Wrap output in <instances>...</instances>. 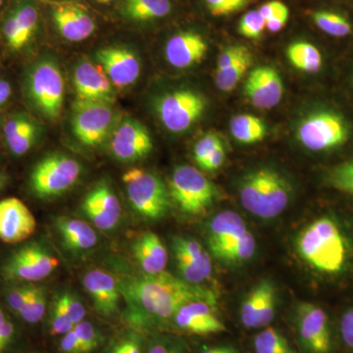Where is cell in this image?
I'll use <instances>...</instances> for the list:
<instances>
[{"mask_svg": "<svg viewBox=\"0 0 353 353\" xmlns=\"http://www.w3.org/2000/svg\"><path fill=\"white\" fill-rule=\"evenodd\" d=\"M297 259L315 277L340 284L353 277V223L334 211L309 221L294 241Z\"/></svg>", "mask_w": 353, "mask_h": 353, "instance_id": "cell-1", "label": "cell"}, {"mask_svg": "<svg viewBox=\"0 0 353 353\" xmlns=\"http://www.w3.org/2000/svg\"><path fill=\"white\" fill-rule=\"evenodd\" d=\"M118 284L129 306L128 321L137 329H148L157 322L173 319L176 311L190 301L216 303L212 290L189 284L166 271L123 279Z\"/></svg>", "mask_w": 353, "mask_h": 353, "instance_id": "cell-2", "label": "cell"}, {"mask_svg": "<svg viewBox=\"0 0 353 353\" xmlns=\"http://www.w3.org/2000/svg\"><path fill=\"white\" fill-rule=\"evenodd\" d=\"M292 185L280 172L261 167L248 172L239 185V196L246 211L261 219L282 214L292 199Z\"/></svg>", "mask_w": 353, "mask_h": 353, "instance_id": "cell-3", "label": "cell"}, {"mask_svg": "<svg viewBox=\"0 0 353 353\" xmlns=\"http://www.w3.org/2000/svg\"><path fill=\"white\" fill-rule=\"evenodd\" d=\"M209 252L218 261L240 265L250 261L256 252V240L238 213L225 210L209 221L206 229Z\"/></svg>", "mask_w": 353, "mask_h": 353, "instance_id": "cell-4", "label": "cell"}, {"mask_svg": "<svg viewBox=\"0 0 353 353\" xmlns=\"http://www.w3.org/2000/svg\"><path fill=\"white\" fill-rule=\"evenodd\" d=\"M26 99L37 112L57 119L63 108L65 82L54 60L41 58L27 69L23 82Z\"/></svg>", "mask_w": 353, "mask_h": 353, "instance_id": "cell-5", "label": "cell"}, {"mask_svg": "<svg viewBox=\"0 0 353 353\" xmlns=\"http://www.w3.org/2000/svg\"><path fill=\"white\" fill-rule=\"evenodd\" d=\"M352 126L347 118L334 109L313 111L299 123L296 139L305 150L330 152L347 143Z\"/></svg>", "mask_w": 353, "mask_h": 353, "instance_id": "cell-6", "label": "cell"}, {"mask_svg": "<svg viewBox=\"0 0 353 353\" xmlns=\"http://www.w3.org/2000/svg\"><path fill=\"white\" fill-rule=\"evenodd\" d=\"M82 175V166L74 158L51 153L32 167L29 187L39 199H52L71 189Z\"/></svg>", "mask_w": 353, "mask_h": 353, "instance_id": "cell-7", "label": "cell"}, {"mask_svg": "<svg viewBox=\"0 0 353 353\" xmlns=\"http://www.w3.org/2000/svg\"><path fill=\"white\" fill-rule=\"evenodd\" d=\"M59 262L39 241L24 243L14 250L0 265V275L7 283L39 282L57 270Z\"/></svg>", "mask_w": 353, "mask_h": 353, "instance_id": "cell-8", "label": "cell"}, {"mask_svg": "<svg viewBox=\"0 0 353 353\" xmlns=\"http://www.w3.org/2000/svg\"><path fill=\"white\" fill-rule=\"evenodd\" d=\"M123 182L130 203L139 215L158 220L168 213L169 192L159 176L145 169L132 168L123 175Z\"/></svg>", "mask_w": 353, "mask_h": 353, "instance_id": "cell-9", "label": "cell"}, {"mask_svg": "<svg viewBox=\"0 0 353 353\" xmlns=\"http://www.w3.org/2000/svg\"><path fill=\"white\" fill-rule=\"evenodd\" d=\"M170 194L183 212L202 215L214 203L217 197L215 185L194 167H176L172 174Z\"/></svg>", "mask_w": 353, "mask_h": 353, "instance_id": "cell-10", "label": "cell"}, {"mask_svg": "<svg viewBox=\"0 0 353 353\" xmlns=\"http://www.w3.org/2000/svg\"><path fill=\"white\" fill-rule=\"evenodd\" d=\"M294 326L303 353H334L331 319L324 308L303 301L296 306Z\"/></svg>", "mask_w": 353, "mask_h": 353, "instance_id": "cell-11", "label": "cell"}, {"mask_svg": "<svg viewBox=\"0 0 353 353\" xmlns=\"http://www.w3.org/2000/svg\"><path fill=\"white\" fill-rule=\"evenodd\" d=\"M206 102L199 92L180 90L164 95L157 102V113L168 131L183 132L190 129L205 111Z\"/></svg>", "mask_w": 353, "mask_h": 353, "instance_id": "cell-12", "label": "cell"}, {"mask_svg": "<svg viewBox=\"0 0 353 353\" xmlns=\"http://www.w3.org/2000/svg\"><path fill=\"white\" fill-rule=\"evenodd\" d=\"M114 118L111 104L77 99L72 114V130L83 145H99L108 138Z\"/></svg>", "mask_w": 353, "mask_h": 353, "instance_id": "cell-13", "label": "cell"}, {"mask_svg": "<svg viewBox=\"0 0 353 353\" xmlns=\"http://www.w3.org/2000/svg\"><path fill=\"white\" fill-rule=\"evenodd\" d=\"M39 19V10L34 0L14 1L0 25L7 48L13 52L25 50L38 32Z\"/></svg>", "mask_w": 353, "mask_h": 353, "instance_id": "cell-14", "label": "cell"}, {"mask_svg": "<svg viewBox=\"0 0 353 353\" xmlns=\"http://www.w3.org/2000/svg\"><path fill=\"white\" fill-rule=\"evenodd\" d=\"M278 307V292L269 279L257 283L246 294L240 307L241 324L248 329L269 326L275 318Z\"/></svg>", "mask_w": 353, "mask_h": 353, "instance_id": "cell-15", "label": "cell"}, {"mask_svg": "<svg viewBox=\"0 0 353 353\" xmlns=\"http://www.w3.org/2000/svg\"><path fill=\"white\" fill-rule=\"evenodd\" d=\"M174 259L180 278L192 285H201L212 275V260L201 243L176 236L172 243Z\"/></svg>", "mask_w": 353, "mask_h": 353, "instance_id": "cell-16", "label": "cell"}, {"mask_svg": "<svg viewBox=\"0 0 353 353\" xmlns=\"http://www.w3.org/2000/svg\"><path fill=\"white\" fill-rule=\"evenodd\" d=\"M153 143L148 129L139 121L125 119L114 130L111 150L114 157L124 162L137 161L152 152Z\"/></svg>", "mask_w": 353, "mask_h": 353, "instance_id": "cell-17", "label": "cell"}, {"mask_svg": "<svg viewBox=\"0 0 353 353\" xmlns=\"http://www.w3.org/2000/svg\"><path fill=\"white\" fill-rule=\"evenodd\" d=\"M36 229V218L24 202L16 197L0 201V241L8 245L24 243Z\"/></svg>", "mask_w": 353, "mask_h": 353, "instance_id": "cell-18", "label": "cell"}, {"mask_svg": "<svg viewBox=\"0 0 353 353\" xmlns=\"http://www.w3.org/2000/svg\"><path fill=\"white\" fill-rule=\"evenodd\" d=\"M176 328L185 333L206 336L227 332L216 310V303L194 301L185 303L173 317Z\"/></svg>", "mask_w": 353, "mask_h": 353, "instance_id": "cell-19", "label": "cell"}, {"mask_svg": "<svg viewBox=\"0 0 353 353\" xmlns=\"http://www.w3.org/2000/svg\"><path fill=\"white\" fill-rule=\"evenodd\" d=\"M243 94L256 108H273L282 101L284 83L277 70L270 66H259L246 79Z\"/></svg>", "mask_w": 353, "mask_h": 353, "instance_id": "cell-20", "label": "cell"}, {"mask_svg": "<svg viewBox=\"0 0 353 353\" xmlns=\"http://www.w3.org/2000/svg\"><path fill=\"white\" fill-rule=\"evenodd\" d=\"M88 219L101 231L112 230L119 223L122 208L119 199L108 183H97L88 192L82 204Z\"/></svg>", "mask_w": 353, "mask_h": 353, "instance_id": "cell-21", "label": "cell"}, {"mask_svg": "<svg viewBox=\"0 0 353 353\" xmlns=\"http://www.w3.org/2000/svg\"><path fill=\"white\" fill-rule=\"evenodd\" d=\"M97 60L115 87H129L138 80L141 74L139 59L129 48L118 46L102 48L97 52Z\"/></svg>", "mask_w": 353, "mask_h": 353, "instance_id": "cell-22", "label": "cell"}, {"mask_svg": "<svg viewBox=\"0 0 353 353\" xmlns=\"http://www.w3.org/2000/svg\"><path fill=\"white\" fill-rule=\"evenodd\" d=\"M73 82L78 101L112 104V83L103 71L88 60H83L77 65Z\"/></svg>", "mask_w": 353, "mask_h": 353, "instance_id": "cell-23", "label": "cell"}, {"mask_svg": "<svg viewBox=\"0 0 353 353\" xmlns=\"http://www.w3.org/2000/svg\"><path fill=\"white\" fill-rule=\"evenodd\" d=\"M83 285L99 315L108 318L117 312L122 294L117 280L111 274L97 269L88 271L83 275Z\"/></svg>", "mask_w": 353, "mask_h": 353, "instance_id": "cell-24", "label": "cell"}, {"mask_svg": "<svg viewBox=\"0 0 353 353\" xmlns=\"http://www.w3.org/2000/svg\"><path fill=\"white\" fill-rule=\"evenodd\" d=\"M4 139L9 152L14 157H23L38 143L41 126L34 118L25 112L8 116L2 127Z\"/></svg>", "mask_w": 353, "mask_h": 353, "instance_id": "cell-25", "label": "cell"}, {"mask_svg": "<svg viewBox=\"0 0 353 353\" xmlns=\"http://www.w3.org/2000/svg\"><path fill=\"white\" fill-rule=\"evenodd\" d=\"M52 18L61 37L72 43L85 41L97 29L92 16L76 4H58L53 8Z\"/></svg>", "mask_w": 353, "mask_h": 353, "instance_id": "cell-26", "label": "cell"}, {"mask_svg": "<svg viewBox=\"0 0 353 353\" xmlns=\"http://www.w3.org/2000/svg\"><path fill=\"white\" fill-rule=\"evenodd\" d=\"M208 50V41L201 34L182 32L169 39L165 48V57L172 66L183 69L199 63Z\"/></svg>", "mask_w": 353, "mask_h": 353, "instance_id": "cell-27", "label": "cell"}, {"mask_svg": "<svg viewBox=\"0 0 353 353\" xmlns=\"http://www.w3.org/2000/svg\"><path fill=\"white\" fill-rule=\"evenodd\" d=\"M132 254L143 273L157 275L168 264V252L159 236L152 232L139 234L132 243Z\"/></svg>", "mask_w": 353, "mask_h": 353, "instance_id": "cell-28", "label": "cell"}, {"mask_svg": "<svg viewBox=\"0 0 353 353\" xmlns=\"http://www.w3.org/2000/svg\"><path fill=\"white\" fill-rule=\"evenodd\" d=\"M57 229L64 245L70 250L85 252L97 245V233L90 225L82 220L69 217L57 218Z\"/></svg>", "mask_w": 353, "mask_h": 353, "instance_id": "cell-29", "label": "cell"}, {"mask_svg": "<svg viewBox=\"0 0 353 353\" xmlns=\"http://www.w3.org/2000/svg\"><path fill=\"white\" fill-rule=\"evenodd\" d=\"M287 57L294 68L304 73L316 74L322 69L321 51L308 41H296L287 48Z\"/></svg>", "mask_w": 353, "mask_h": 353, "instance_id": "cell-30", "label": "cell"}, {"mask_svg": "<svg viewBox=\"0 0 353 353\" xmlns=\"http://www.w3.org/2000/svg\"><path fill=\"white\" fill-rule=\"evenodd\" d=\"M171 7L170 0H124L122 12L128 19L143 22L166 17Z\"/></svg>", "mask_w": 353, "mask_h": 353, "instance_id": "cell-31", "label": "cell"}, {"mask_svg": "<svg viewBox=\"0 0 353 353\" xmlns=\"http://www.w3.org/2000/svg\"><path fill=\"white\" fill-rule=\"evenodd\" d=\"M232 136L243 145H254L266 137V125L260 118L252 114L234 116L230 123Z\"/></svg>", "mask_w": 353, "mask_h": 353, "instance_id": "cell-32", "label": "cell"}, {"mask_svg": "<svg viewBox=\"0 0 353 353\" xmlns=\"http://www.w3.org/2000/svg\"><path fill=\"white\" fill-rule=\"evenodd\" d=\"M316 27L333 38H347L353 34V24L343 13L330 9H319L310 14Z\"/></svg>", "mask_w": 353, "mask_h": 353, "instance_id": "cell-33", "label": "cell"}, {"mask_svg": "<svg viewBox=\"0 0 353 353\" xmlns=\"http://www.w3.org/2000/svg\"><path fill=\"white\" fill-rule=\"evenodd\" d=\"M253 348L255 353H296L284 334L270 326L255 334Z\"/></svg>", "mask_w": 353, "mask_h": 353, "instance_id": "cell-34", "label": "cell"}, {"mask_svg": "<svg viewBox=\"0 0 353 353\" xmlns=\"http://www.w3.org/2000/svg\"><path fill=\"white\" fill-rule=\"evenodd\" d=\"M252 62V55L250 51L248 50L232 66L228 67L227 69L223 70V71L217 72L215 77L217 88L222 92H232L240 83L241 79L243 78L248 70L250 69Z\"/></svg>", "mask_w": 353, "mask_h": 353, "instance_id": "cell-35", "label": "cell"}, {"mask_svg": "<svg viewBox=\"0 0 353 353\" xmlns=\"http://www.w3.org/2000/svg\"><path fill=\"white\" fill-rule=\"evenodd\" d=\"M46 312V292L41 285H34L29 299L17 317L28 325L39 324Z\"/></svg>", "mask_w": 353, "mask_h": 353, "instance_id": "cell-36", "label": "cell"}, {"mask_svg": "<svg viewBox=\"0 0 353 353\" xmlns=\"http://www.w3.org/2000/svg\"><path fill=\"white\" fill-rule=\"evenodd\" d=\"M50 326V333L54 336H63L75 327L59 296L55 297L51 305Z\"/></svg>", "mask_w": 353, "mask_h": 353, "instance_id": "cell-37", "label": "cell"}, {"mask_svg": "<svg viewBox=\"0 0 353 353\" xmlns=\"http://www.w3.org/2000/svg\"><path fill=\"white\" fill-rule=\"evenodd\" d=\"M145 353H190L185 341L171 334H154L148 341Z\"/></svg>", "mask_w": 353, "mask_h": 353, "instance_id": "cell-38", "label": "cell"}, {"mask_svg": "<svg viewBox=\"0 0 353 353\" xmlns=\"http://www.w3.org/2000/svg\"><path fill=\"white\" fill-rule=\"evenodd\" d=\"M34 284L29 283H11L10 287L6 290V303L12 314H19L21 309L25 305L26 301L29 299Z\"/></svg>", "mask_w": 353, "mask_h": 353, "instance_id": "cell-39", "label": "cell"}, {"mask_svg": "<svg viewBox=\"0 0 353 353\" xmlns=\"http://www.w3.org/2000/svg\"><path fill=\"white\" fill-rule=\"evenodd\" d=\"M328 181L334 189L353 196V159L334 167L329 173Z\"/></svg>", "mask_w": 353, "mask_h": 353, "instance_id": "cell-40", "label": "cell"}, {"mask_svg": "<svg viewBox=\"0 0 353 353\" xmlns=\"http://www.w3.org/2000/svg\"><path fill=\"white\" fill-rule=\"evenodd\" d=\"M266 29V21L259 10L245 13L239 23V32L246 39H257Z\"/></svg>", "mask_w": 353, "mask_h": 353, "instance_id": "cell-41", "label": "cell"}, {"mask_svg": "<svg viewBox=\"0 0 353 353\" xmlns=\"http://www.w3.org/2000/svg\"><path fill=\"white\" fill-rule=\"evenodd\" d=\"M74 330L78 334L81 343L82 353H92L99 347L101 343V334L92 323L83 320L77 324Z\"/></svg>", "mask_w": 353, "mask_h": 353, "instance_id": "cell-42", "label": "cell"}, {"mask_svg": "<svg viewBox=\"0 0 353 353\" xmlns=\"http://www.w3.org/2000/svg\"><path fill=\"white\" fill-rule=\"evenodd\" d=\"M18 329L15 322L0 306V353H8L15 343Z\"/></svg>", "mask_w": 353, "mask_h": 353, "instance_id": "cell-43", "label": "cell"}, {"mask_svg": "<svg viewBox=\"0 0 353 353\" xmlns=\"http://www.w3.org/2000/svg\"><path fill=\"white\" fill-rule=\"evenodd\" d=\"M221 143H222V141L215 132H208L197 141L196 146H194V157L199 167L203 164L209 155Z\"/></svg>", "mask_w": 353, "mask_h": 353, "instance_id": "cell-44", "label": "cell"}, {"mask_svg": "<svg viewBox=\"0 0 353 353\" xmlns=\"http://www.w3.org/2000/svg\"><path fill=\"white\" fill-rule=\"evenodd\" d=\"M250 0H205L209 12L213 16H228L238 12Z\"/></svg>", "mask_w": 353, "mask_h": 353, "instance_id": "cell-45", "label": "cell"}, {"mask_svg": "<svg viewBox=\"0 0 353 353\" xmlns=\"http://www.w3.org/2000/svg\"><path fill=\"white\" fill-rule=\"evenodd\" d=\"M339 333L341 343L347 350L353 352V305L341 313L339 322Z\"/></svg>", "mask_w": 353, "mask_h": 353, "instance_id": "cell-46", "label": "cell"}, {"mask_svg": "<svg viewBox=\"0 0 353 353\" xmlns=\"http://www.w3.org/2000/svg\"><path fill=\"white\" fill-rule=\"evenodd\" d=\"M59 296L63 301L65 307L68 311L70 317H71L75 326L85 320L87 311H85V306L81 303L78 297L70 294V292H64V294H59Z\"/></svg>", "mask_w": 353, "mask_h": 353, "instance_id": "cell-47", "label": "cell"}, {"mask_svg": "<svg viewBox=\"0 0 353 353\" xmlns=\"http://www.w3.org/2000/svg\"><path fill=\"white\" fill-rule=\"evenodd\" d=\"M248 51V48L243 46H228L221 52L219 57H218L216 73L232 66L234 62L238 61Z\"/></svg>", "mask_w": 353, "mask_h": 353, "instance_id": "cell-48", "label": "cell"}, {"mask_svg": "<svg viewBox=\"0 0 353 353\" xmlns=\"http://www.w3.org/2000/svg\"><path fill=\"white\" fill-rule=\"evenodd\" d=\"M225 159H226V150H225L223 143H221L209 155L208 159L201 165V168L204 171L214 172L223 166Z\"/></svg>", "mask_w": 353, "mask_h": 353, "instance_id": "cell-49", "label": "cell"}, {"mask_svg": "<svg viewBox=\"0 0 353 353\" xmlns=\"http://www.w3.org/2000/svg\"><path fill=\"white\" fill-rule=\"evenodd\" d=\"M59 343V350L62 353H82L81 343L75 330H71L68 333L61 336Z\"/></svg>", "mask_w": 353, "mask_h": 353, "instance_id": "cell-50", "label": "cell"}, {"mask_svg": "<svg viewBox=\"0 0 353 353\" xmlns=\"http://www.w3.org/2000/svg\"><path fill=\"white\" fill-rule=\"evenodd\" d=\"M287 9H289V7L285 6L284 2L280 1V0H272V1L267 2V3L260 7L259 11L264 20L267 21L277 15V14L287 10Z\"/></svg>", "mask_w": 353, "mask_h": 353, "instance_id": "cell-51", "label": "cell"}, {"mask_svg": "<svg viewBox=\"0 0 353 353\" xmlns=\"http://www.w3.org/2000/svg\"><path fill=\"white\" fill-rule=\"evenodd\" d=\"M126 336V350L125 353H143V338L137 332L125 334Z\"/></svg>", "mask_w": 353, "mask_h": 353, "instance_id": "cell-52", "label": "cell"}, {"mask_svg": "<svg viewBox=\"0 0 353 353\" xmlns=\"http://www.w3.org/2000/svg\"><path fill=\"white\" fill-rule=\"evenodd\" d=\"M290 17V9L283 11L266 21V28L269 32H278L284 29Z\"/></svg>", "mask_w": 353, "mask_h": 353, "instance_id": "cell-53", "label": "cell"}, {"mask_svg": "<svg viewBox=\"0 0 353 353\" xmlns=\"http://www.w3.org/2000/svg\"><path fill=\"white\" fill-rule=\"evenodd\" d=\"M12 94L10 83L6 80H0V108L6 105Z\"/></svg>", "mask_w": 353, "mask_h": 353, "instance_id": "cell-54", "label": "cell"}, {"mask_svg": "<svg viewBox=\"0 0 353 353\" xmlns=\"http://www.w3.org/2000/svg\"><path fill=\"white\" fill-rule=\"evenodd\" d=\"M201 353H241L240 350L231 345H218L204 347Z\"/></svg>", "mask_w": 353, "mask_h": 353, "instance_id": "cell-55", "label": "cell"}, {"mask_svg": "<svg viewBox=\"0 0 353 353\" xmlns=\"http://www.w3.org/2000/svg\"><path fill=\"white\" fill-rule=\"evenodd\" d=\"M125 350H126V336H123L109 347L106 353H125Z\"/></svg>", "mask_w": 353, "mask_h": 353, "instance_id": "cell-56", "label": "cell"}, {"mask_svg": "<svg viewBox=\"0 0 353 353\" xmlns=\"http://www.w3.org/2000/svg\"><path fill=\"white\" fill-rule=\"evenodd\" d=\"M7 181H8V178H7L6 171L0 167V192L6 188Z\"/></svg>", "mask_w": 353, "mask_h": 353, "instance_id": "cell-57", "label": "cell"}, {"mask_svg": "<svg viewBox=\"0 0 353 353\" xmlns=\"http://www.w3.org/2000/svg\"><path fill=\"white\" fill-rule=\"evenodd\" d=\"M99 3H111V2L117 1V0H97Z\"/></svg>", "mask_w": 353, "mask_h": 353, "instance_id": "cell-58", "label": "cell"}, {"mask_svg": "<svg viewBox=\"0 0 353 353\" xmlns=\"http://www.w3.org/2000/svg\"><path fill=\"white\" fill-rule=\"evenodd\" d=\"M16 353H39V352H34V350H22V352H16Z\"/></svg>", "mask_w": 353, "mask_h": 353, "instance_id": "cell-59", "label": "cell"}, {"mask_svg": "<svg viewBox=\"0 0 353 353\" xmlns=\"http://www.w3.org/2000/svg\"><path fill=\"white\" fill-rule=\"evenodd\" d=\"M2 127H3V122H2L1 115H0V132L2 131Z\"/></svg>", "mask_w": 353, "mask_h": 353, "instance_id": "cell-60", "label": "cell"}, {"mask_svg": "<svg viewBox=\"0 0 353 353\" xmlns=\"http://www.w3.org/2000/svg\"><path fill=\"white\" fill-rule=\"evenodd\" d=\"M4 1H6V0H0V8L3 6Z\"/></svg>", "mask_w": 353, "mask_h": 353, "instance_id": "cell-61", "label": "cell"}, {"mask_svg": "<svg viewBox=\"0 0 353 353\" xmlns=\"http://www.w3.org/2000/svg\"><path fill=\"white\" fill-rule=\"evenodd\" d=\"M352 87H353V74H352Z\"/></svg>", "mask_w": 353, "mask_h": 353, "instance_id": "cell-62", "label": "cell"}]
</instances>
